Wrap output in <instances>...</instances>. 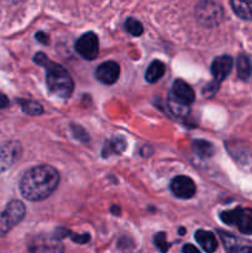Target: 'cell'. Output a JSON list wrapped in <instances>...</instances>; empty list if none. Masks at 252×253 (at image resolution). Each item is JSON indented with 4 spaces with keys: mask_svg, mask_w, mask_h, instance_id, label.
<instances>
[{
    "mask_svg": "<svg viewBox=\"0 0 252 253\" xmlns=\"http://www.w3.org/2000/svg\"><path fill=\"white\" fill-rule=\"evenodd\" d=\"M59 182L58 172L51 166H37L22 175L20 192L30 202H41L56 190Z\"/></svg>",
    "mask_w": 252,
    "mask_h": 253,
    "instance_id": "cell-1",
    "label": "cell"
},
{
    "mask_svg": "<svg viewBox=\"0 0 252 253\" xmlns=\"http://www.w3.org/2000/svg\"><path fill=\"white\" fill-rule=\"evenodd\" d=\"M34 59L37 64L46 68V82L51 93L58 98H69L74 84L68 72L61 64L49 61L43 53H37Z\"/></svg>",
    "mask_w": 252,
    "mask_h": 253,
    "instance_id": "cell-2",
    "label": "cell"
},
{
    "mask_svg": "<svg viewBox=\"0 0 252 253\" xmlns=\"http://www.w3.org/2000/svg\"><path fill=\"white\" fill-rule=\"evenodd\" d=\"M220 219L224 224L230 226H237V229L245 235H252V209L236 208L229 211H222Z\"/></svg>",
    "mask_w": 252,
    "mask_h": 253,
    "instance_id": "cell-3",
    "label": "cell"
},
{
    "mask_svg": "<svg viewBox=\"0 0 252 253\" xmlns=\"http://www.w3.org/2000/svg\"><path fill=\"white\" fill-rule=\"evenodd\" d=\"M195 17L203 26H216L222 20V9L212 0H203L195 7Z\"/></svg>",
    "mask_w": 252,
    "mask_h": 253,
    "instance_id": "cell-4",
    "label": "cell"
},
{
    "mask_svg": "<svg viewBox=\"0 0 252 253\" xmlns=\"http://www.w3.org/2000/svg\"><path fill=\"white\" fill-rule=\"evenodd\" d=\"M25 205L19 200H12L6 209L0 212V237L5 236L15 225L19 224L25 216Z\"/></svg>",
    "mask_w": 252,
    "mask_h": 253,
    "instance_id": "cell-5",
    "label": "cell"
},
{
    "mask_svg": "<svg viewBox=\"0 0 252 253\" xmlns=\"http://www.w3.org/2000/svg\"><path fill=\"white\" fill-rule=\"evenodd\" d=\"M29 253H64V247L61 239L56 235H36L27 245Z\"/></svg>",
    "mask_w": 252,
    "mask_h": 253,
    "instance_id": "cell-6",
    "label": "cell"
},
{
    "mask_svg": "<svg viewBox=\"0 0 252 253\" xmlns=\"http://www.w3.org/2000/svg\"><path fill=\"white\" fill-rule=\"evenodd\" d=\"M76 51L81 57L93 61L99 54V40L94 32H86L76 42Z\"/></svg>",
    "mask_w": 252,
    "mask_h": 253,
    "instance_id": "cell-7",
    "label": "cell"
},
{
    "mask_svg": "<svg viewBox=\"0 0 252 253\" xmlns=\"http://www.w3.org/2000/svg\"><path fill=\"white\" fill-rule=\"evenodd\" d=\"M170 190L179 199H190L197 192L195 183L187 175H178L170 183Z\"/></svg>",
    "mask_w": 252,
    "mask_h": 253,
    "instance_id": "cell-8",
    "label": "cell"
},
{
    "mask_svg": "<svg viewBox=\"0 0 252 253\" xmlns=\"http://www.w3.org/2000/svg\"><path fill=\"white\" fill-rule=\"evenodd\" d=\"M21 155V147L17 142H6L0 146V172L11 167Z\"/></svg>",
    "mask_w": 252,
    "mask_h": 253,
    "instance_id": "cell-9",
    "label": "cell"
},
{
    "mask_svg": "<svg viewBox=\"0 0 252 253\" xmlns=\"http://www.w3.org/2000/svg\"><path fill=\"white\" fill-rule=\"evenodd\" d=\"M119 76H120V67H119L118 63L113 61L104 62L95 71L96 79L100 83L106 84V85L115 83L119 79Z\"/></svg>",
    "mask_w": 252,
    "mask_h": 253,
    "instance_id": "cell-10",
    "label": "cell"
},
{
    "mask_svg": "<svg viewBox=\"0 0 252 253\" xmlns=\"http://www.w3.org/2000/svg\"><path fill=\"white\" fill-rule=\"evenodd\" d=\"M234 61L230 56H220L212 61L211 64V73L214 77V81L222 82L231 72Z\"/></svg>",
    "mask_w": 252,
    "mask_h": 253,
    "instance_id": "cell-11",
    "label": "cell"
},
{
    "mask_svg": "<svg viewBox=\"0 0 252 253\" xmlns=\"http://www.w3.org/2000/svg\"><path fill=\"white\" fill-rule=\"evenodd\" d=\"M170 93H172L178 100L183 101V103L188 104V105H190L195 99V94L194 91H193V89L190 88L189 84L185 83L182 79H178V81H175L174 83H173V88Z\"/></svg>",
    "mask_w": 252,
    "mask_h": 253,
    "instance_id": "cell-12",
    "label": "cell"
},
{
    "mask_svg": "<svg viewBox=\"0 0 252 253\" xmlns=\"http://www.w3.org/2000/svg\"><path fill=\"white\" fill-rule=\"evenodd\" d=\"M195 240L202 246V249L205 250L207 252L211 253L217 249V241L212 232L205 231V230H198L195 232Z\"/></svg>",
    "mask_w": 252,
    "mask_h": 253,
    "instance_id": "cell-13",
    "label": "cell"
},
{
    "mask_svg": "<svg viewBox=\"0 0 252 253\" xmlns=\"http://www.w3.org/2000/svg\"><path fill=\"white\" fill-rule=\"evenodd\" d=\"M232 10L239 17L252 20V0H230Z\"/></svg>",
    "mask_w": 252,
    "mask_h": 253,
    "instance_id": "cell-14",
    "label": "cell"
},
{
    "mask_svg": "<svg viewBox=\"0 0 252 253\" xmlns=\"http://www.w3.org/2000/svg\"><path fill=\"white\" fill-rule=\"evenodd\" d=\"M167 105L170 113L175 116V118H185L189 114V105L183 101L178 100L172 93L169 94L167 99Z\"/></svg>",
    "mask_w": 252,
    "mask_h": 253,
    "instance_id": "cell-15",
    "label": "cell"
},
{
    "mask_svg": "<svg viewBox=\"0 0 252 253\" xmlns=\"http://www.w3.org/2000/svg\"><path fill=\"white\" fill-rule=\"evenodd\" d=\"M126 142L121 137H114L111 140L106 141L103 147V157H109L111 155H120L125 151Z\"/></svg>",
    "mask_w": 252,
    "mask_h": 253,
    "instance_id": "cell-16",
    "label": "cell"
},
{
    "mask_svg": "<svg viewBox=\"0 0 252 253\" xmlns=\"http://www.w3.org/2000/svg\"><path fill=\"white\" fill-rule=\"evenodd\" d=\"M166 72V66L161 61H153L152 63L148 66L147 71H146L145 78L148 83H156L160 81L163 77Z\"/></svg>",
    "mask_w": 252,
    "mask_h": 253,
    "instance_id": "cell-17",
    "label": "cell"
},
{
    "mask_svg": "<svg viewBox=\"0 0 252 253\" xmlns=\"http://www.w3.org/2000/svg\"><path fill=\"white\" fill-rule=\"evenodd\" d=\"M237 74L241 79H249L252 74V63L250 58L245 54H241L237 58Z\"/></svg>",
    "mask_w": 252,
    "mask_h": 253,
    "instance_id": "cell-18",
    "label": "cell"
},
{
    "mask_svg": "<svg viewBox=\"0 0 252 253\" xmlns=\"http://www.w3.org/2000/svg\"><path fill=\"white\" fill-rule=\"evenodd\" d=\"M193 150H194V152L202 158L210 157V156L214 153V147H212L211 143L204 140L193 141Z\"/></svg>",
    "mask_w": 252,
    "mask_h": 253,
    "instance_id": "cell-19",
    "label": "cell"
},
{
    "mask_svg": "<svg viewBox=\"0 0 252 253\" xmlns=\"http://www.w3.org/2000/svg\"><path fill=\"white\" fill-rule=\"evenodd\" d=\"M20 104H21L22 110H24L26 114H29V115L35 116V115H40V114L43 113V109H42V106L40 105L39 103H36V101L21 100L20 101Z\"/></svg>",
    "mask_w": 252,
    "mask_h": 253,
    "instance_id": "cell-20",
    "label": "cell"
},
{
    "mask_svg": "<svg viewBox=\"0 0 252 253\" xmlns=\"http://www.w3.org/2000/svg\"><path fill=\"white\" fill-rule=\"evenodd\" d=\"M125 29L126 31H127L130 35H132V36H140V35L143 32V27L142 25H141V22L138 21V20L132 19V17L126 20Z\"/></svg>",
    "mask_w": 252,
    "mask_h": 253,
    "instance_id": "cell-21",
    "label": "cell"
},
{
    "mask_svg": "<svg viewBox=\"0 0 252 253\" xmlns=\"http://www.w3.org/2000/svg\"><path fill=\"white\" fill-rule=\"evenodd\" d=\"M220 235H221L222 241H224L225 247H226V250L229 251V253H239L240 249L237 247V242L235 237L230 236V235L227 234H224V232H220Z\"/></svg>",
    "mask_w": 252,
    "mask_h": 253,
    "instance_id": "cell-22",
    "label": "cell"
},
{
    "mask_svg": "<svg viewBox=\"0 0 252 253\" xmlns=\"http://www.w3.org/2000/svg\"><path fill=\"white\" fill-rule=\"evenodd\" d=\"M153 241H155L156 247H157V249L162 253L167 252L168 250H169L170 244H168L167 242V236H166L165 232H158L157 235H155Z\"/></svg>",
    "mask_w": 252,
    "mask_h": 253,
    "instance_id": "cell-23",
    "label": "cell"
},
{
    "mask_svg": "<svg viewBox=\"0 0 252 253\" xmlns=\"http://www.w3.org/2000/svg\"><path fill=\"white\" fill-rule=\"evenodd\" d=\"M219 84H220L219 82H216V81L209 83L204 89H203V94H204L207 98H211V96L216 93L217 89H219Z\"/></svg>",
    "mask_w": 252,
    "mask_h": 253,
    "instance_id": "cell-24",
    "label": "cell"
},
{
    "mask_svg": "<svg viewBox=\"0 0 252 253\" xmlns=\"http://www.w3.org/2000/svg\"><path fill=\"white\" fill-rule=\"evenodd\" d=\"M72 130H73L74 136H76L77 138H79V140H82V141L88 140V133H86L85 131L81 127V126H73V127H72Z\"/></svg>",
    "mask_w": 252,
    "mask_h": 253,
    "instance_id": "cell-25",
    "label": "cell"
},
{
    "mask_svg": "<svg viewBox=\"0 0 252 253\" xmlns=\"http://www.w3.org/2000/svg\"><path fill=\"white\" fill-rule=\"evenodd\" d=\"M36 39H37V41H40L41 43H43V44L48 43V36H47L46 34H43V32H37Z\"/></svg>",
    "mask_w": 252,
    "mask_h": 253,
    "instance_id": "cell-26",
    "label": "cell"
},
{
    "mask_svg": "<svg viewBox=\"0 0 252 253\" xmlns=\"http://www.w3.org/2000/svg\"><path fill=\"white\" fill-rule=\"evenodd\" d=\"M183 253H200L199 250L195 249L193 245H185L184 247H183Z\"/></svg>",
    "mask_w": 252,
    "mask_h": 253,
    "instance_id": "cell-27",
    "label": "cell"
},
{
    "mask_svg": "<svg viewBox=\"0 0 252 253\" xmlns=\"http://www.w3.org/2000/svg\"><path fill=\"white\" fill-rule=\"evenodd\" d=\"M7 99L5 98L4 95H0V108H5V106H7Z\"/></svg>",
    "mask_w": 252,
    "mask_h": 253,
    "instance_id": "cell-28",
    "label": "cell"
},
{
    "mask_svg": "<svg viewBox=\"0 0 252 253\" xmlns=\"http://www.w3.org/2000/svg\"><path fill=\"white\" fill-rule=\"evenodd\" d=\"M239 253H252V247H245V249H241Z\"/></svg>",
    "mask_w": 252,
    "mask_h": 253,
    "instance_id": "cell-29",
    "label": "cell"
},
{
    "mask_svg": "<svg viewBox=\"0 0 252 253\" xmlns=\"http://www.w3.org/2000/svg\"><path fill=\"white\" fill-rule=\"evenodd\" d=\"M111 211H113V214H119V212H120V209H119L118 207H113L111 208Z\"/></svg>",
    "mask_w": 252,
    "mask_h": 253,
    "instance_id": "cell-30",
    "label": "cell"
},
{
    "mask_svg": "<svg viewBox=\"0 0 252 253\" xmlns=\"http://www.w3.org/2000/svg\"><path fill=\"white\" fill-rule=\"evenodd\" d=\"M184 232H185L184 229H179V234L180 235H184Z\"/></svg>",
    "mask_w": 252,
    "mask_h": 253,
    "instance_id": "cell-31",
    "label": "cell"
},
{
    "mask_svg": "<svg viewBox=\"0 0 252 253\" xmlns=\"http://www.w3.org/2000/svg\"><path fill=\"white\" fill-rule=\"evenodd\" d=\"M12 1H19V0H12Z\"/></svg>",
    "mask_w": 252,
    "mask_h": 253,
    "instance_id": "cell-32",
    "label": "cell"
}]
</instances>
